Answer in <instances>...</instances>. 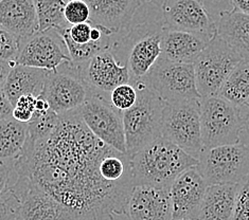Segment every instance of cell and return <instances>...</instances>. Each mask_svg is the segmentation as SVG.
<instances>
[{
	"label": "cell",
	"mask_w": 249,
	"mask_h": 220,
	"mask_svg": "<svg viewBox=\"0 0 249 220\" xmlns=\"http://www.w3.org/2000/svg\"><path fill=\"white\" fill-rule=\"evenodd\" d=\"M183 220H193V219H183Z\"/></svg>",
	"instance_id": "obj_39"
},
{
	"label": "cell",
	"mask_w": 249,
	"mask_h": 220,
	"mask_svg": "<svg viewBox=\"0 0 249 220\" xmlns=\"http://www.w3.org/2000/svg\"><path fill=\"white\" fill-rule=\"evenodd\" d=\"M90 10L89 21L114 34L127 28L142 5L141 0H84Z\"/></svg>",
	"instance_id": "obj_18"
},
{
	"label": "cell",
	"mask_w": 249,
	"mask_h": 220,
	"mask_svg": "<svg viewBox=\"0 0 249 220\" xmlns=\"http://www.w3.org/2000/svg\"><path fill=\"white\" fill-rule=\"evenodd\" d=\"M16 65L15 62H8V61H1L0 59V90H2L4 83L7 81V77L12 70Z\"/></svg>",
	"instance_id": "obj_37"
},
{
	"label": "cell",
	"mask_w": 249,
	"mask_h": 220,
	"mask_svg": "<svg viewBox=\"0 0 249 220\" xmlns=\"http://www.w3.org/2000/svg\"><path fill=\"white\" fill-rule=\"evenodd\" d=\"M232 9L249 15V0H229Z\"/></svg>",
	"instance_id": "obj_38"
},
{
	"label": "cell",
	"mask_w": 249,
	"mask_h": 220,
	"mask_svg": "<svg viewBox=\"0 0 249 220\" xmlns=\"http://www.w3.org/2000/svg\"><path fill=\"white\" fill-rule=\"evenodd\" d=\"M137 90V101L123 112L126 153L133 157L142 148L162 136L164 102L141 80L130 83Z\"/></svg>",
	"instance_id": "obj_4"
},
{
	"label": "cell",
	"mask_w": 249,
	"mask_h": 220,
	"mask_svg": "<svg viewBox=\"0 0 249 220\" xmlns=\"http://www.w3.org/2000/svg\"><path fill=\"white\" fill-rule=\"evenodd\" d=\"M238 184L209 186L196 220H230Z\"/></svg>",
	"instance_id": "obj_23"
},
{
	"label": "cell",
	"mask_w": 249,
	"mask_h": 220,
	"mask_svg": "<svg viewBox=\"0 0 249 220\" xmlns=\"http://www.w3.org/2000/svg\"><path fill=\"white\" fill-rule=\"evenodd\" d=\"M68 0H34L38 19V32L55 29L58 32L70 27L65 18Z\"/></svg>",
	"instance_id": "obj_26"
},
{
	"label": "cell",
	"mask_w": 249,
	"mask_h": 220,
	"mask_svg": "<svg viewBox=\"0 0 249 220\" xmlns=\"http://www.w3.org/2000/svg\"><path fill=\"white\" fill-rule=\"evenodd\" d=\"M163 21H144L130 25L111 37L110 50L126 65L129 83L140 81L161 56Z\"/></svg>",
	"instance_id": "obj_2"
},
{
	"label": "cell",
	"mask_w": 249,
	"mask_h": 220,
	"mask_svg": "<svg viewBox=\"0 0 249 220\" xmlns=\"http://www.w3.org/2000/svg\"><path fill=\"white\" fill-rule=\"evenodd\" d=\"M92 91L82 79L78 64H63L55 71H50L45 83L44 97L50 108L57 115L79 109Z\"/></svg>",
	"instance_id": "obj_11"
},
{
	"label": "cell",
	"mask_w": 249,
	"mask_h": 220,
	"mask_svg": "<svg viewBox=\"0 0 249 220\" xmlns=\"http://www.w3.org/2000/svg\"><path fill=\"white\" fill-rule=\"evenodd\" d=\"M209 41L196 34L164 27L161 38V56L171 62L193 64Z\"/></svg>",
	"instance_id": "obj_20"
},
{
	"label": "cell",
	"mask_w": 249,
	"mask_h": 220,
	"mask_svg": "<svg viewBox=\"0 0 249 220\" xmlns=\"http://www.w3.org/2000/svg\"><path fill=\"white\" fill-rule=\"evenodd\" d=\"M72 62L66 43L60 32L49 29L19 39L16 64L22 66L55 71L63 64Z\"/></svg>",
	"instance_id": "obj_13"
},
{
	"label": "cell",
	"mask_w": 249,
	"mask_h": 220,
	"mask_svg": "<svg viewBox=\"0 0 249 220\" xmlns=\"http://www.w3.org/2000/svg\"><path fill=\"white\" fill-rule=\"evenodd\" d=\"M141 81L165 103L200 99L193 64L175 63L160 56Z\"/></svg>",
	"instance_id": "obj_9"
},
{
	"label": "cell",
	"mask_w": 249,
	"mask_h": 220,
	"mask_svg": "<svg viewBox=\"0 0 249 220\" xmlns=\"http://www.w3.org/2000/svg\"><path fill=\"white\" fill-rule=\"evenodd\" d=\"M79 67L82 79L90 90L103 97L110 94L118 86L127 84L130 80L127 66L122 64L110 49L98 53Z\"/></svg>",
	"instance_id": "obj_15"
},
{
	"label": "cell",
	"mask_w": 249,
	"mask_h": 220,
	"mask_svg": "<svg viewBox=\"0 0 249 220\" xmlns=\"http://www.w3.org/2000/svg\"><path fill=\"white\" fill-rule=\"evenodd\" d=\"M196 165L209 186L238 184L249 175V147L243 143L203 148Z\"/></svg>",
	"instance_id": "obj_7"
},
{
	"label": "cell",
	"mask_w": 249,
	"mask_h": 220,
	"mask_svg": "<svg viewBox=\"0 0 249 220\" xmlns=\"http://www.w3.org/2000/svg\"><path fill=\"white\" fill-rule=\"evenodd\" d=\"M19 51V38L0 25V59L15 62Z\"/></svg>",
	"instance_id": "obj_30"
},
{
	"label": "cell",
	"mask_w": 249,
	"mask_h": 220,
	"mask_svg": "<svg viewBox=\"0 0 249 220\" xmlns=\"http://www.w3.org/2000/svg\"><path fill=\"white\" fill-rule=\"evenodd\" d=\"M199 100L164 102L162 117L163 138L195 159H198L204 148L200 132Z\"/></svg>",
	"instance_id": "obj_10"
},
{
	"label": "cell",
	"mask_w": 249,
	"mask_h": 220,
	"mask_svg": "<svg viewBox=\"0 0 249 220\" xmlns=\"http://www.w3.org/2000/svg\"><path fill=\"white\" fill-rule=\"evenodd\" d=\"M60 118L52 109L46 112L35 111L32 120L28 123V140L35 142L51 134L60 122Z\"/></svg>",
	"instance_id": "obj_27"
},
{
	"label": "cell",
	"mask_w": 249,
	"mask_h": 220,
	"mask_svg": "<svg viewBox=\"0 0 249 220\" xmlns=\"http://www.w3.org/2000/svg\"><path fill=\"white\" fill-rule=\"evenodd\" d=\"M146 1H152V0H146Z\"/></svg>",
	"instance_id": "obj_40"
},
{
	"label": "cell",
	"mask_w": 249,
	"mask_h": 220,
	"mask_svg": "<svg viewBox=\"0 0 249 220\" xmlns=\"http://www.w3.org/2000/svg\"><path fill=\"white\" fill-rule=\"evenodd\" d=\"M217 35L244 61H249V15L230 10L219 13Z\"/></svg>",
	"instance_id": "obj_22"
},
{
	"label": "cell",
	"mask_w": 249,
	"mask_h": 220,
	"mask_svg": "<svg viewBox=\"0 0 249 220\" xmlns=\"http://www.w3.org/2000/svg\"><path fill=\"white\" fill-rule=\"evenodd\" d=\"M164 27L199 35L211 40L217 34L218 18L213 16L204 0H164Z\"/></svg>",
	"instance_id": "obj_14"
},
{
	"label": "cell",
	"mask_w": 249,
	"mask_h": 220,
	"mask_svg": "<svg viewBox=\"0 0 249 220\" xmlns=\"http://www.w3.org/2000/svg\"><path fill=\"white\" fill-rule=\"evenodd\" d=\"M10 174L11 169L8 168V165L0 164V197L8 191Z\"/></svg>",
	"instance_id": "obj_36"
},
{
	"label": "cell",
	"mask_w": 249,
	"mask_h": 220,
	"mask_svg": "<svg viewBox=\"0 0 249 220\" xmlns=\"http://www.w3.org/2000/svg\"><path fill=\"white\" fill-rule=\"evenodd\" d=\"M230 220H249V175L238 183L234 206Z\"/></svg>",
	"instance_id": "obj_29"
},
{
	"label": "cell",
	"mask_w": 249,
	"mask_h": 220,
	"mask_svg": "<svg viewBox=\"0 0 249 220\" xmlns=\"http://www.w3.org/2000/svg\"><path fill=\"white\" fill-rule=\"evenodd\" d=\"M137 101V90L134 85L127 83L115 88L109 94V102L117 110L124 111L128 110L135 105Z\"/></svg>",
	"instance_id": "obj_28"
},
{
	"label": "cell",
	"mask_w": 249,
	"mask_h": 220,
	"mask_svg": "<svg viewBox=\"0 0 249 220\" xmlns=\"http://www.w3.org/2000/svg\"><path fill=\"white\" fill-rule=\"evenodd\" d=\"M28 124L13 117L0 121V164L14 162L21 154L28 139Z\"/></svg>",
	"instance_id": "obj_24"
},
{
	"label": "cell",
	"mask_w": 249,
	"mask_h": 220,
	"mask_svg": "<svg viewBox=\"0 0 249 220\" xmlns=\"http://www.w3.org/2000/svg\"><path fill=\"white\" fill-rule=\"evenodd\" d=\"M80 116L88 129L106 145L126 153L123 114L117 110L109 99L92 92L79 108Z\"/></svg>",
	"instance_id": "obj_12"
},
{
	"label": "cell",
	"mask_w": 249,
	"mask_h": 220,
	"mask_svg": "<svg viewBox=\"0 0 249 220\" xmlns=\"http://www.w3.org/2000/svg\"><path fill=\"white\" fill-rule=\"evenodd\" d=\"M50 71L27 67L16 64L12 68L4 83L2 91L14 107L17 100L22 96L41 97L45 83Z\"/></svg>",
	"instance_id": "obj_21"
},
{
	"label": "cell",
	"mask_w": 249,
	"mask_h": 220,
	"mask_svg": "<svg viewBox=\"0 0 249 220\" xmlns=\"http://www.w3.org/2000/svg\"><path fill=\"white\" fill-rule=\"evenodd\" d=\"M12 114H13V106L10 103L4 92L0 90V121L12 117Z\"/></svg>",
	"instance_id": "obj_35"
},
{
	"label": "cell",
	"mask_w": 249,
	"mask_h": 220,
	"mask_svg": "<svg viewBox=\"0 0 249 220\" xmlns=\"http://www.w3.org/2000/svg\"><path fill=\"white\" fill-rule=\"evenodd\" d=\"M208 188L196 166L182 171L170 187L173 220H196Z\"/></svg>",
	"instance_id": "obj_16"
},
{
	"label": "cell",
	"mask_w": 249,
	"mask_h": 220,
	"mask_svg": "<svg viewBox=\"0 0 249 220\" xmlns=\"http://www.w3.org/2000/svg\"><path fill=\"white\" fill-rule=\"evenodd\" d=\"M0 25L19 39L38 32V19L34 0H2Z\"/></svg>",
	"instance_id": "obj_19"
},
{
	"label": "cell",
	"mask_w": 249,
	"mask_h": 220,
	"mask_svg": "<svg viewBox=\"0 0 249 220\" xmlns=\"http://www.w3.org/2000/svg\"><path fill=\"white\" fill-rule=\"evenodd\" d=\"M65 18L70 26L89 21V7L84 0H68L65 7Z\"/></svg>",
	"instance_id": "obj_31"
},
{
	"label": "cell",
	"mask_w": 249,
	"mask_h": 220,
	"mask_svg": "<svg viewBox=\"0 0 249 220\" xmlns=\"http://www.w3.org/2000/svg\"><path fill=\"white\" fill-rule=\"evenodd\" d=\"M36 100L33 96H22L17 100L16 104L13 107V117L16 121L20 123L28 124L32 120L35 114V106H36Z\"/></svg>",
	"instance_id": "obj_32"
},
{
	"label": "cell",
	"mask_w": 249,
	"mask_h": 220,
	"mask_svg": "<svg viewBox=\"0 0 249 220\" xmlns=\"http://www.w3.org/2000/svg\"><path fill=\"white\" fill-rule=\"evenodd\" d=\"M200 132L204 148L240 143L243 120L239 108L218 96L200 98Z\"/></svg>",
	"instance_id": "obj_6"
},
{
	"label": "cell",
	"mask_w": 249,
	"mask_h": 220,
	"mask_svg": "<svg viewBox=\"0 0 249 220\" xmlns=\"http://www.w3.org/2000/svg\"><path fill=\"white\" fill-rule=\"evenodd\" d=\"M241 61L238 53L216 34L193 63L200 98L215 96Z\"/></svg>",
	"instance_id": "obj_8"
},
{
	"label": "cell",
	"mask_w": 249,
	"mask_h": 220,
	"mask_svg": "<svg viewBox=\"0 0 249 220\" xmlns=\"http://www.w3.org/2000/svg\"><path fill=\"white\" fill-rule=\"evenodd\" d=\"M5 195L0 220H68L60 205L25 178L17 176Z\"/></svg>",
	"instance_id": "obj_5"
},
{
	"label": "cell",
	"mask_w": 249,
	"mask_h": 220,
	"mask_svg": "<svg viewBox=\"0 0 249 220\" xmlns=\"http://www.w3.org/2000/svg\"><path fill=\"white\" fill-rule=\"evenodd\" d=\"M243 120V128L240 136V143L245 144L249 147V106L240 110Z\"/></svg>",
	"instance_id": "obj_34"
},
{
	"label": "cell",
	"mask_w": 249,
	"mask_h": 220,
	"mask_svg": "<svg viewBox=\"0 0 249 220\" xmlns=\"http://www.w3.org/2000/svg\"><path fill=\"white\" fill-rule=\"evenodd\" d=\"M91 30L92 23L87 21L84 23H79V25L70 26L67 30L69 38L75 44L86 45L91 43Z\"/></svg>",
	"instance_id": "obj_33"
},
{
	"label": "cell",
	"mask_w": 249,
	"mask_h": 220,
	"mask_svg": "<svg viewBox=\"0 0 249 220\" xmlns=\"http://www.w3.org/2000/svg\"><path fill=\"white\" fill-rule=\"evenodd\" d=\"M2 1V0H0V2H1Z\"/></svg>",
	"instance_id": "obj_41"
},
{
	"label": "cell",
	"mask_w": 249,
	"mask_h": 220,
	"mask_svg": "<svg viewBox=\"0 0 249 220\" xmlns=\"http://www.w3.org/2000/svg\"><path fill=\"white\" fill-rule=\"evenodd\" d=\"M13 170L60 205L68 220H115L136 186L130 157L98 139L79 109L61 115L48 135L27 139Z\"/></svg>",
	"instance_id": "obj_1"
},
{
	"label": "cell",
	"mask_w": 249,
	"mask_h": 220,
	"mask_svg": "<svg viewBox=\"0 0 249 220\" xmlns=\"http://www.w3.org/2000/svg\"><path fill=\"white\" fill-rule=\"evenodd\" d=\"M215 96L227 100L239 110L249 106V61L236 65Z\"/></svg>",
	"instance_id": "obj_25"
},
{
	"label": "cell",
	"mask_w": 249,
	"mask_h": 220,
	"mask_svg": "<svg viewBox=\"0 0 249 220\" xmlns=\"http://www.w3.org/2000/svg\"><path fill=\"white\" fill-rule=\"evenodd\" d=\"M127 220H173L170 189L136 186L127 200Z\"/></svg>",
	"instance_id": "obj_17"
},
{
	"label": "cell",
	"mask_w": 249,
	"mask_h": 220,
	"mask_svg": "<svg viewBox=\"0 0 249 220\" xmlns=\"http://www.w3.org/2000/svg\"><path fill=\"white\" fill-rule=\"evenodd\" d=\"M197 163V159L163 136L130 157L136 186L169 189L182 171L196 166Z\"/></svg>",
	"instance_id": "obj_3"
}]
</instances>
